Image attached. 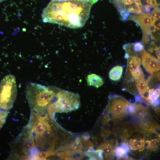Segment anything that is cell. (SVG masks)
<instances>
[{
    "label": "cell",
    "mask_w": 160,
    "mask_h": 160,
    "mask_svg": "<svg viewBox=\"0 0 160 160\" xmlns=\"http://www.w3.org/2000/svg\"><path fill=\"white\" fill-rule=\"evenodd\" d=\"M93 4L80 0L52 1L42 12L44 23H55L68 28L83 27L89 16Z\"/></svg>",
    "instance_id": "1"
},
{
    "label": "cell",
    "mask_w": 160,
    "mask_h": 160,
    "mask_svg": "<svg viewBox=\"0 0 160 160\" xmlns=\"http://www.w3.org/2000/svg\"><path fill=\"white\" fill-rule=\"evenodd\" d=\"M48 114L31 112L26 126L33 138L36 148L45 151L53 150L58 139L56 129Z\"/></svg>",
    "instance_id": "2"
},
{
    "label": "cell",
    "mask_w": 160,
    "mask_h": 160,
    "mask_svg": "<svg viewBox=\"0 0 160 160\" xmlns=\"http://www.w3.org/2000/svg\"><path fill=\"white\" fill-rule=\"evenodd\" d=\"M60 89L55 86H46L28 82L25 89L26 97L31 112L47 113L57 99Z\"/></svg>",
    "instance_id": "3"
},
{
    "label": "cell",
    "mask_w": 160,
    "mask_h": 160,
    "mask_svg": "<svg viewBox=\"0 0 160 160\" xmlns=\"http://www.w3.org/2000/svg\"><path fill=\"white\" fill-rule=\"evenodd\" d=\"M11 156L14 159H35L38 151L32 135L26 127L11 145Z\"/></svg>",
    "instance_id": "4"
},
{
    "label": "cell",
    "mask_w": 160,
    "mask_h": 160,
    "mask_svg": "<svg viewBox=\"0 0 160 160\" xmlns=\"http://www.w3.org/2000/svg\"><path fill=\"white\" fill-rule=\"evenodd\" d=\"M17 93L15 76H6L0 83V109L8 111L12 106Z\"/></svg>",
    "instance_id": "5"
},
{
    "label": "cell",
    "mask_w": 160,
    "mask_h": 160,
    "mask_svg": "<svg viewBox=\"0 0 160 160\" xmlns=\"http://www.w3.org/2000/svg\"><path fill=\"white\" fill-rule=\"evenodd\" d=\"M80 105L78 94L60 89L53 104L52 112L53 114L55 112L68 113L77 109Z\"/></svg>",
    "instance_id": "6"
},
{
    "label": "cell",
    "mask_w": 160,
    "mask_h": 160,
    "mask_svg": "<svg viewBox=\"0 0 160 160\" xmlns=\"http://www.w3.org/2000/svg\"><path fill=\"white\" fill-rule=\"evenodd\" d=\"M129 103L121 96L114 95L110 96L107 109L115 125L127 114V108Z\"/></svg>",
    "instance_id": "7"
},
{
    "label": "cell",
    "mask_w": 160,
    "mask_h": 160,
    "mask_svg": "<svg viewBox=\"0 0 160 160\" xmlns=\"http://www.w3.org/2000/svg\"><path fill=\"white\" fill-rule=\"evenodd\" d=\"M142 63L147 72L153 74L160 70V61L148 52L143 50L142 53Z\"/></svg>",
    "instance_id": "8"
},
{
    "label": "cell",
    "mask_w": 160,
    "mask_h": 160,
    "mask_svg": "<svg viewBox=\"0 0 160 160\" xmlns=\"http://www.w3.org/2000/svg\"><path fill=\"white\" fill-rule=\"evenodd\" d=\"M128 59V70L133 79L136 81L144 77L140 67L141 63L140 58L137 56L133 55Z\"/></svg>",
    "instance_id": "9"
},
{
    "label": "cell",
    "mask_w": 160,
    "mask_h": 160,
    "mask_svg": "<svg viewBox=\"0 0 160 160\" xmlns=\"http://www.w3.org/2000/svg\"><path fill=\"white\" fill-rule=\"evenodd\" d=\"M133 127L129 121H124L120 123L113 129L114 135L123 140L129 138L133 132Z\"/></svg>",
    "instance_id": "10"
},
{
    "label": "cell",
    "mask_w": 160,
    "mask_h": 160,
    "mask_svg": "<svg viewBox=\"0 0 160 160\" xmlns=\"http://www.w3.org/2000/svg\"><path fill=\"white\" fill-rule=\"evenodd\" d=\"M118 144L117 140L113 139L105 141L98 149L103 151V156L106 159L113 160L115 156V150Z\"/></svg>",
    "instance_id": "11"
},
{
    "label": "cell",
    "mask_w": 160,
    "mask_h": 160,
    "mask_svg": "<svg viewBox=\"0 0 160 160\" xmlns=\"http://www.w3.org/2000/svg\"><path fill=\"white\" fill-rule=\"evenodd\" d=\"M144 77H143L135 81L136 86L140 95L143 100L147 102L148 97L146 94L148 93L149 87L147 81L145 80Z\"/></svg>",
    "instance_id": "12"
},
{
    "label": "cell",
    "mask_w": 160,
    "mask_h": 160,
    "mask_svg": "<svg viewBox=\"0 0 160 160\" xmlns=\"http://www.w3.org/2000/svg\"><path fill=\"white\" fill-rule=\"evenodd\" d=\"M130 148L128 143L122 142L117 146L115 150V154L117 159H123V157L130 151Z\"/></svg>",
    "instance_id": "13"
},
{
    "label": "cell",
    "mask_w": 160,
    "mask_h": 160,
    "mask_svg": "<svg viewBox=\"0 0 160 160\" xmlns=\"http://www.w3.org/2000/svg\"><path fill=\"white\" fill-rule=\"evenodd\" d=\"M87 80L89 86L98 88L104 84V80L100 76L94 73L89 74L87 77Z\"/></svg>",
    "instance_id": "14"
},
{
    "label": "cell",
    "mask_w": 160,
    "mask_h": 160,
    "mask_svg": "<svg viewBox=\"0 0 160 160\" xmlns=\"http://www.w3.org/2000/svg\"><path fill=\"white\" fill-rule=\"evenodd\" d=\"M129 145L131 150L143 151L145 149V140L142 138L131 139L129 141Z\"/></svg>",
    "instance_id": "15"
},
{
    "label": "cell",
    "mask_w": 160,
    "mask_h": 160,
    "mask_svg": "<svg viewBox=\"0 0 160 160\" xmlns=\"http://www.w3.org/2000/svg\"><path fill=\"white\" fill-rule=\"evenodd\" d=\"M123 69V67L120 65L116 66L113 68L109 72L110 79L115 81L119 80L122 76Z\"/></svg>",
    "instance_id": "16"
},
{
    "label": "cell",
    "mask_w": 160,
    "mask_h": 160,
    "mask_svg": "<svg viewBox=\"0 0 160 160\" xmlns=\"http://www.w3.org/2000/svg\"><path fill=\"white\" fill-rule=\"evenodd\" d=\"M71 148V149L70 151L71 153V156L74 153H83L82 151L83 148L82 140L79 137H76L72 143Z\"/></svg>",
    "instance_id": "17"
},
{
    "label": "cell",
    "mask_w": 160,
    "mask_h": 160,
    "mask_svg": "<svg viewBox=\"0 0 160 160\" xmlns=\"http://www.w3.org/2000/svg\"><path fill=\"white\" fill-rule=\"evenodd\" d=\"M159 88L155 89H150L148 92L147 102L152 105L154 102L159 99Z\"/></svg>",
    "instance_id": "18"
},
{
    "label": "cell",
    "mask_w": 160,
    "mask_h": 160,
    "mask_svg": "<svg viewBox=\"0 0 160 160\" xmlns=\"http://www.w3.org/2000/svg\"><path fill=\"white\" fill-rule=\"evenodd\" d=\"M112 3L118 11L120 12L121 15H122L126 12V8L123 0H109Z\"/></svg>",
    "instance_id": "19"
},
{
    "label": "cell",
    "mask_w": 160,
    "mask_h": 160,
    "mask_svg": "<svg viewBox=\"0 0 160 160\" xmlns=\"http://www.w3.org/2000/svg\"><path fill=\"white\" fill-rule=\"evenodd\" d=\"M103 125L100 132V135L101 137L105 139L112 132L111 127L109 123Z\"/></svg>",
    "instance_id": "20"
},
{
    "label": "cell",
    "mask_w": 160,
    "mask_h": 160,
    "mask_svg": "<svg viewBox=\"0 0 160 160\" xmlns=\"http://www.w3.org/2000/svg\"><path fill=\"white\" fill-rule=\"evenodd\" d=\"M55 152L53 150L38 151L36 155V159L44 160L47 158L54 155Z\"/></svg>",
    "instance_id": "21"
},
{
    "label": "cell",
    "mask_w": 160,
    "mask_h": 160,
    "mask_svg": "<svg viewBox=\"0 0 160 160\" xmlns=\"http://www.w3.org/2000/svg\"><path fill=\"white\" fill-rule=\"evenodd\" d=\"M159 139L154 138L150 141L149 146L148 149L152 151H156L159 145Z\"/></svg>",
    "instance_id": "22"
},
{
    "label": "cell",
    "mask_w": 160,
    "mask_h": 160,
    "mask_svg": "<svg viewBox=\"0 0 160 160\" xmlns=\"http://www.w3.org/2000/svg\"><path fill=\"white\" fill-rule=\"evenodd\" d=\"M137 110V104L136 103H129L127 108L128 113L131 115L135 116Z\"/></svg>",
    "instance_id": "23"
},
{
    "label": "cell",
    "mask_w": 160,
    "mask_h": 160,
    "mask_svg": "<svg viewBox=\"0 0 160 160\" xmlns=\"http://www.w3.org/2000/svg\"><path fill=\"white\" fill-rule=\"evenodd\" d=\"M8 112L0 109V129L5 123Z\"/></svg>",
    "instance_id": "24"
},
{
    "label": "cell",
    "mask_w": 160,
    "mask_h": 160,
    "mask_svg": "<svg viewBox=\"0 0 160 160\" xmlns=\"http://www.w3.org/2000/svg\"><path fill=\"white\" fill-rule=\"evenodd\" d=\"M111 120L109 112L107 111V113L105 114L102 119V122L103 124L109 123Z\"/></svg>",
    "instance_id": "25"
},
{
    "label": "cell",
    "mask_w": 160,
    "mask_h": 160,
    "mask_svg": "<svg viewBox=\"0 0 160 160\" xmlns=\"http://www.w3.org/2000/svg\"><path fill=\"white\" fill-rule=\"evenodd\" d=\"M142 97L141 95H137L135 97V100L136 102H141L143 100Z\"/></svg>",
    "instance_id": "26"
},
{
    "label": "cell",
    "mask_w": 160,
    "mask_h": 160,
    "mask_svg": "<svg viewBox=\"0 0 160 160\" xmlns=\"http://www.w3.org/2000/svg\"><path fill=\"white\" fill-rule=\"evenodd\" d=\"M89 137V135L87 134H84L82 136V139L84 141L88 140Z\"/></svg>",
    "instance_id": "27"
},
{
    "label": "cell",
    "mask_w": 160,
    "mask_h": 160,
    "mask_svg": "<svg viewBox=\"0 0 160 160\" xmlns=\"http://www.w3.org/2000/svg\"><path fill=\"white\" fill-rule=\"evenodd\" d=\"M156 54L158 60H160V48L156 50Z\"/></svg>",
    "instance_id": "28"
},
{
    "label": "cell",
    "mask_w": 160,
    "mask_h": 160,
    "mask_svg": "<svg viewBox=\"0 0 160 160\" xmlns=\"http://www.w3.org/2000/svg\"><path fill=\"white\" fill-rule=\"evenodd\" d=\"M81 1H84L90 2H92L93 4L96 3L98 0H80Z\"/></svg>",
    "instance_id": "29"
},
{
    "label": "cell",
    "mask_w": 160,
    "mask_h": 160,
    "mask_svg": "<svg viewBox=\"0 0 160 160\" xmlns=\"http://www.w3.org/2000/svg\"><path fill=\"white\" fill-rule=\"evenodd\" d=\"M156 29L158 31H160V23H159L156 26Z\"/></svg>",
    "instance_id": "30"
},
{
    "label": "cell",
    "mask_w": 160,
    "mask_h": 160,
    "mask_svg": "<svg viewBox=\"0 0 160 160\" xmlns=\"http://www.w3.org/2000/svg\"><path fill=\"white\" fill-rule=\"evenodd\" d=\"M52 1H55V0H58V1H64L66 0H52Z\"/></svg>",
    "instance_id": "31"
}]
</instances>
